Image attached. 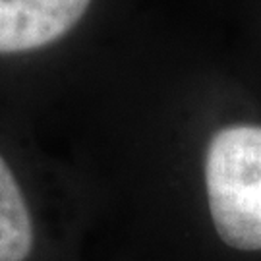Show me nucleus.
I'll return each instance as SVG.
<instances>
[{"label": "nucleus", "mask_w": 261, "mask_h": 261, "mask_svg": "<svg viewBox=\"0 0 261 261\" xmlns=\"http://www.w3.org/2000/svg\"><path fill=\"white\" fill-rule=\"evenodd\" d=\"M124 16L103 0H0V72L25 118L53 97Z\"/></svg>", "instance_id": "f257e3e1"}, {"label": "nucleus", "mask_w": 261, "mask_h": 261, "mask_svg": "<svg viewBox=\"0 0 261 261\" xmlns=\"http://www.w3.org/2000/svg\"><path fill=\"white\" fill-rule=\"evenodd\" d=\"M72 176L33 122L10 109L0 126V261H31L39 246V197Z\"/></svg>", "instance_id": "f03ea898"}]
</instances>
